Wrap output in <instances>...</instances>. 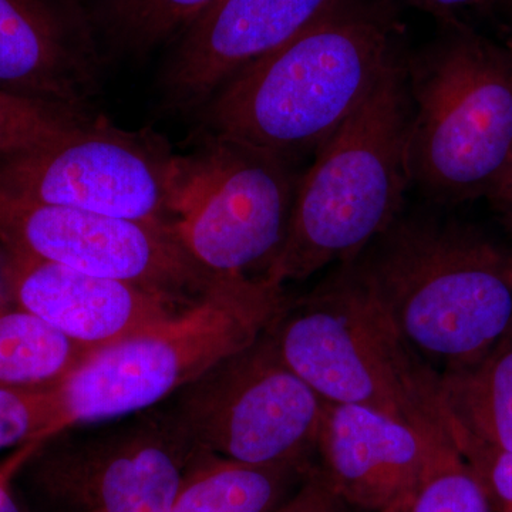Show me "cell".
Instances as JSON below:
<instances>
[{
	"instance_id": "obj_9",
	"label": "cell",
	"mask_w": 512,
	"mask_h": 512,
	"mask_svg": "<svg viewBox=\"0 0 512 512\" xmlns=\"http://www.w3.org/2000/svg\"><path fill=\"white\" fill-rule=\"evenodd\" d=\"M269 328L181 389L174 409L202 450L251 464L312 463L323 400L286 365Z\"/></svg>"
},
{
	"instance_id": "obj_13",
	"label": "cell",
	"mask_w": 512,
	"mask_h": 512,
	"mask_svg": "<svg viewBox=\"0 0 512 512\" xmlns=\"http://www.w3.org/2000/svg\"><path fill=\"white\" fill-rule=\"evenodd\" d=\"M100 67L83 3L0 0V92L89 121Z\"/></svg>"
},
{
	"instance_id": "obj_22",
	"label": "cell",
	"mask_w": 512,
	"mask_h": 512,
	"mask_svg": "<svg viewBox=\"0 0 512 512\" xmlns=\"http://www.w3.org/2000/svg\"><path fill=\"white\" fill-rule=\"evenodd\" d=\"M56 390L0 389V451L50 439Z\"/></svg>"
},
{
	"instance_id": "obj_19",
	"label": "cell",
	"mask_w": 512,
	"mask_h": 512,
	"mask_svg": "<svg viewBox=\"0 0 512 512\" xmlns=\"http://www.w3.org/2000/svg\"><path fill=\"white\" fill-rule=\"evenodd\" d=\"M217 0H92L84 3L97 43L110 53L144 55L177 39Z\"/></svg>"
},
{
	"instance_id": "obj_7",
	"label": "cell",
	"mask_w": 512,
	"mask_h": 512,
	"mask_svg": "<svg viewBox=\"0 0 512 512\" xmlns=\"http://www.w3.org/2000/svg\"><path fill=\"white\" fill-rule=\"evenodd\" d=\"M205 136L197 153L178 157L171 228L212 275L265 272L286 237L301 175L285 158Z\"/></svg>"
},
{
	"instance_id": "obj_26",
	"label": "cell",
	"mask_w": 512,
	"mask_h": 512,
	"mask_svg": "<svg viewBox=\"0 0 512 512\" xmlns=\"http://www.w3.org/2000/svg\"><path fill=\"white\" fill-rule=\"evenodd\" d=\"M406 2L450 22L451 25L461 23L458 19L467 13L488 12V10H495L497 5V0H406Z\"/></svg>"
},
{
	"instance_id": "obj_23",
	"label": "cell",
	"mask_w": 512,
	"mask_h": 512,
	"mask_svg": "<svg viewBox=\"0 0 512 512\" xmlns=\"http://www.w3.org/2000/svg\"><path fill=\"white\" fill-rule=\"evenodd\" d=\"M450 436L483 488L491 511L512 512V451L488 446L453 431Z\"/></svg>"
},
{
	"instance_id": "obj_4",
	"label": "cell",
	"mask_w": 512,
	"mask_h": 512,
	"mask_svg": "<svg viewBox=\"0 0 512 512\" xmlns=\"http://www.w3.org/2000/svg\"><path fill=\"white\" fill-rule=\"evenodd\" d=\"M286 305L284 286L265 275H218L194 305L87 357L57 387L50 439L153 409L254 343Z\"/></svg>"
},
{
	"instance_id": "obj_11",
	"label": "cell",
	"mask_w": 512,
	"mask_h": 512,
	"mask_svg": "<svg viewBox=\"0 0 512 512\" xmlns=\"http://www.w3.org/2000/svg\"><path fill=\"white\" fill-rule=\"evenodd\" d=\"M0 248L143 286L185 308L218 275L198 265L171 225L124 220L0 195Z\"/></svg>"
},
{
	"instance_id": "obj_16",
	"label": "cell",
	"mask_w": 512,
	"mask_h": 512,
	"mask_svg": "<svg viewBox=\"0 0 512 512\" xmlns=\"http://www.w3.org/2000/svg\"><path fill=\"white\" fill-rule=\"evenodd\" d=\"M312 463L251 464L198 451L173 512H269L301 484Z\"/></svg>"
},
{
	"instance_id": "obj_10",
	"label": "cell",
	"mask_w": 512,
	"mask_h": 512,
	"mask_svg": "<svg viewBox=\"0 0 512 512\" xmlns=\"http://www.w3.org/2000/svg\"><path fill=\"white\" fill-rule=\"evenodd\" d=\"M178 157L158 137L87 121L46 146L0 163V195L171 225Z\"/></svg>"
},
{
	"instance_id": "obj_20",
	"label": "cell",
	"mask_w": 512,
	"mask_h": 512,
	"mask_svg": "<svg viewBox=\"0 0 512 512\" xmlns=\"http://www.w3.org/2000/svg\"><path fill=\"white\" fill-rule=\"evenodd\" d=\"M409 512H493L453 439L434 448Z\"/></svg>"
},
{
	"instance_id": "obj_6",
	"label": "cell",
	"mask_w": 512,
	"mask_h": 512,
	"mask_svg": "<svg viewBox=\"0 0 512 512\" xmlns=\"http://www.w3.org/2000/svg\"><path fill=\"white\" fill-rule=\"evenodd\" d=\"M407 72L412 183L447 204L491 198L512 170V45L456 23Z\"/></svg>"
},
{
	"instance_id": "obj_27",
	"label": "cell",
	"mask_w": 512,
	"mask_h": 512,
	"mask_svg": "<svg viewBox=\"0 0 512 512\" xmlns=\"http://www.w3.org/2000/svg\"><path fill=\"white\" fill-rule=\"evenodd\" d=\"M493 202L500 214L503 215L508 227L512 229V170L507 180L501 185L500 190L490 200Z\"/></svg>"
},
{
	"instance_id": "obj_1",
	"label": "cell",
	"mask_w": 512,
	"mask_h": 512,
	"mask_svg": "<svg viewBox=\"0 0 512 512\" xmlns=\"http://www.w3.org/2000/svg\"><path fill=\"white\" fill-rule=\"evenodd\" d=\"M342 268L444 372L474 362L512 328V255L463 225L399 217Z\"/></svg>"
},
{
	"instance_id": "obj_15",
	"label": "cell",
	"mask_w": 512,
	"mask_h": 512,
	"mask_svg": "<svg viewBox=\"0 0 512 512\" xmlns=\"http://www.w3.org/2000/svg\"><path fill=\"white\" fill-rule=\"evenodd\" d=\"M393 417L353 404L323 402L318 434L322 470L353 510L410 505L440 443Z\"/></svg>"
},
{
	"instance_id": "obj_18",
	"label": "cell",
	"mask_w": 512,
	"mask_h": 512,
	"mask_svg": "<svg viewBox=\"0 0 512 512\" xmlns=\"http://www.w3.org/2000/svg\"><path fill=\"white\" fill-rule=\"evenodd\" d=\"M93 353L0 298V389H57Z\"/></svg>"
},
{
	"instance_id": "obj_17",
	"label": "cell",
	"mask_w": 512,
	"mask_h": 512,
	"mask_svg": "<svg viewBox=\"0 0 512 512\" xmlns=\"http://www.w3.org/2000/svg\"><path fill=\"white\" fill-rule=\"evenodd\" d=\"M448 430L512 451V328L474 362L441 373Z\"/></svg>"
},
{
	"instance_id": "obj_3",
	"label": "cell",
	"mask_w": 512,
	"mask_h": 512,
	"mask_svg": "<svg viewBox=\"0 0 512 512\" xmlns=\"http://www.w3.org/2000/svg\"><path fill=\"white\" fill-rule=\"evenodd\" d=\"M407 70L394 59L301 175L291 221L265 269L279 286L352 261L400 217L412 184Z\"/></svg>"
},
{
	"instance_id": "obj_25",
	"label": "cell",
	"mask_w": 512,
	"mask_h": 512,
	"mask_svg": "<svg viewBox=\"0 0 512 512\" xmlns=\"http://www.w3.org/2000/svg\"><path fill=\"white\" fill-rule=\"evenodd\" d=\"M45 443H29L15 448L8 457L0 460V512H28L20 504L13 483L23 467Z\"/></svg>"
},
{
	"instance_id": "obj_14",
	"label": "cell",
	"mask_w": 512,
	"mask_h": 512,
	"mask_svg": "<svg viewBox=\"0 0 512 512\" xmlns=\"http://www.w3.org/2000/svg\"><path fill=\"white\" fill-rule=\"evenodd\" d=\"M0 251V274L10 301L94 353L178 313V303L143 286Z\"/></svg>"
},
{
	"instance_id": "obj_12",
	"label": "cell",
	"mask_w": 512,
	"mask_h": 512,
	"mask_svg": "<svg viewBox=\"0 0 512 512\" xmlns=\"http://www.w3.org/2000/svg\"><path fill=\"white\" fill-rule=\"evenodd\" d=\"M352 0H217L177 37L163 74L168 106H204L235 74Z\"/></svg>"
},
{
	"instance_id": "obj_24",
	"label": "cell",
	"mask_w": 512,
	"mask_h": 512,
	"mask_svg": "<svg viewBox=\"0 0 512 512\" xmlns=\"http://www.w3.org/2000/svg\"><path fill=\"white\" fill-rule=\"evenodd\" d=\"M269 512H355L330 484L320 466L309 468L295 491Z\"/></svg>"
},
{
	"instance_id": "obj_29",
	"label": "cell",
	"mask_w": 512,
	"mask_h": 512,
	"mask_svg": "<svg viewBox=\"0 0 512 512\" xmlns=\"http://www.w3.org/2000/svg\"><path fill=\"white\" fill-rule=\"evenodd\" d=\"M410 505H394V507L389 508V510L383 511V512H409Z\"/></svg>"
},
{
	"instance_id": "obj_8",
	"label": "cell",
	"mask_w": 512,
	"mask_h": 512,
	"mask_svg": "<svg viewBox=\"0 0 512 512\" xmlns=\"http://www.w3.org/2000/svg\"><path fill=\"white\" fill-rule=\"evenodd\" d=\"M136 414L37 450L23 471L50 512H173L201 447L174 407Z\"/></svg>"
},
{
	"instance_id": "obj_28",
	"label": "cell",
	"mask_w": 512,
	"mask_h": 512,
	"mask_svg": "<svg viewBox=\"0 0 512 512\" xmlns=\"http://www.w3.org/2000/svg\"><path fill=\"white\" fill-rule=\"evenodd\" d=\"M495 10H500V12H503L504 15L507 16L508 22H510L512 29V0H497ZM508 43H511L512 45V40Z\"/></svg>"
},
{
	"instance_id": "obj_2",
	"label": "cell",
	"mask_w": 512,
	"mask_h": 512,
	"mask_svg": "<svg viewBox=\"0 0 512 512\" xmlns=\"http://www.w3.org/2000/svg\"><path fill=\"white\" fill-rule=\"evenodd\" d=\"M396 57L387 20L349 2L225 83L208 100L207 134L288 161L316 153Z\"/></svg>"
},
{
	"instance_id": "obj_21",
	"label": "cell",
	"mask_w": 512,
	"mask_h": 512,
	"mask_svg": "<svg viewBox=\"0 0 512 512\" xmlns=\"http://www.w3.org/2000/svg\"><path fill=\"white\" fill-rule=\"evenodd\" d=\"M84 123L37 101L0 92V156L36 150Z\"/></svg>"
},
{
	"instance_id": "obj_5",
	"label": "cell",
	"mask_w": 512,
	"mask_h": 512,
	"mask_svg": "<svg viewBox=\"0 0 512 512\" xmlns=\"http://www.w3.org/2000/svg\"><path fill=\"white\" fill-rule=\"evenodd\" d=\"M286 365L323 402L367 407L431 440L450 436L439 373L340 268L271 325Z\"/></svg>"
},
{
	"instance_id": "obj_30",
	"label": "cell",
	"mask_w": 512,
	"mask_h": 512,
	"mask_svg": "<svg viewBox=\"0 0 512 512\" xmlns=\"http://www.w3.org/2000/svg\"><path fill=\"white\" fill-rule=\"evenodd\" d=\"M74 2L83 3V5H84V2H86V0H74Z\"/></svg>"
}]
</instances>
